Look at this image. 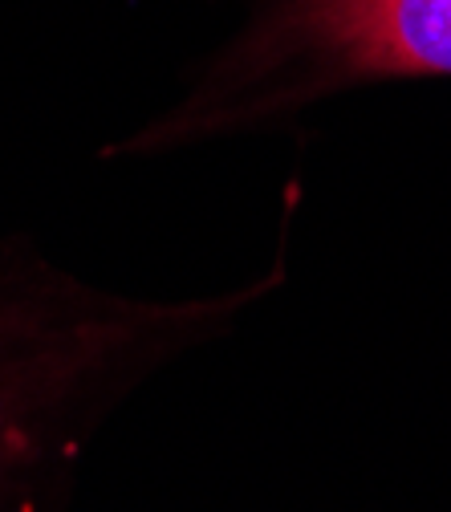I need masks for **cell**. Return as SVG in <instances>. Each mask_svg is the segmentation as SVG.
Masks as SVG:
<instances>
[{"mask_svg": "<svg viewBox=\"0 0 451 512\" xmlns=\"http://www.w3.org/2000/svg\"><path fill=\"white\" fill-rule=\"evenodd\" d=\"M293 29L358 70L451 74V0H297Z\"/></svg>", "mask_w": 451, "mask_h": 512, "instance_id": "1", "label": "cell"}, {"mask_svg": "<svg viewBox=\"0 0 451 512\" xmlns=\"http://www.w3.org/2000/svg\"><path fill=\"white\" fill-rule=\"evenodd\" d=\"M0 423H9V419H5V403H0Z\"/></svg>", "mask_w": 451, "mask_h": 512, "instance_id": "2", "label": "cell"}]
</instances>
